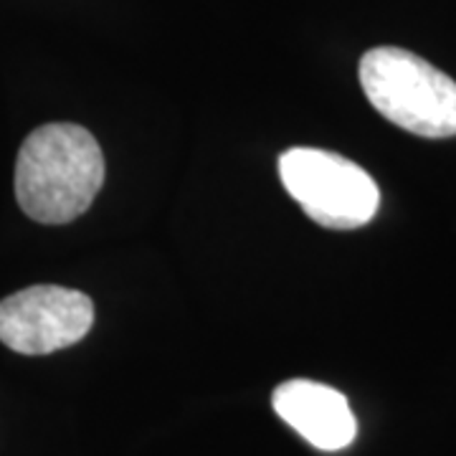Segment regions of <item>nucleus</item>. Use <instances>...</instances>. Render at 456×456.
<instances>
[{
    "label": "nucleus",
    "mask_w": 456,
    "mask_h": 456,
    "mask_svg": "<svg viewBox=\"0 0 456 456\" xmlns=\"http://www.w3.org/2000/svg\"><path fill=\"white\" fill-rule=\"evenodd\" d=\"M104 183V155L94 134L71 122L33 130L18 152L16 198L38 224L61 226L89 211Z\"/></svg>",
    "instance_id": "f257e3e1"
},
{
    "label": "nucleus",
    "mask_w": 456,
    "mask_h": 456,
    "mask_svg": "<svg viewBox=\"0 0 456 456\" xmlns=\"http://www.w3.org/2000/svg\"><path fill=\"white\" fill-rule=\"evenodd\" d=\"M360 86L378 112L411 134H456V82L421 56L395 46L370 49L360 59Z\"/></svg>",
    "instance_id": "f03ea898"
},
{
    "label": "nucleus",
    "mask_w": 456,
    "mask_h": 456,
    "mask_svg": "<svg viewBox=\"0 0 456 456\" xmlns=\"http://www.w3.org/2000/svg\"><path fill=\"white\" fill-rule=\"evenodd\" d=\"M287 193L314 224L350 231L373 221L380 206L375 180L358 163L314 147H294L279 158Z\"/></svg>",
    "instance_id": "7ed1b4c3"
},
{
    "label": "nucleus",
    "mask_w": 456,
    "mask_h": 456,
    "mask_svg": "<svg viewBox=\"0 0 456 456\" xmlns=\"http://www.w3.org/2000/svg\"><path fill=\"white\" fill-rule=\"evenodd\" d=\"M94 325L84 292L36 284L0 299V342L20 355H49L82 340Z\"/></svg>",
    "instance_id": "20e7f679"
},
{
    "label": "nucleus",
    "mask_w": 456,
    "mask_h": 456,
    "mask_svg": "<svg viewBox=\"0 0 456 456\" xmlns=\"http://www.w3.org/2000/svg\"><path fill=\"white\" fill-rule=\"evenodd\" d=\"M272 406L284 424L322 452H340L358 434V421L347 398L314 380L281 383L272 395Z\"/></svg>",
    "instance_id": "39448f33"
}]
</instances>
